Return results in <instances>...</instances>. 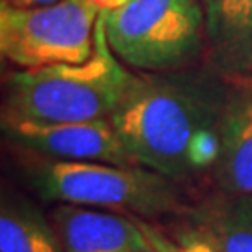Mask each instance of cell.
<instances>
[{"label": "cell", "mask_w": 252, "mask_h": 252, "mask_svg": "<svg viewBox=\"0 0 252 252\" xmlns=\"http://www.w3.org/2000/svg\"><path fill=\"white\" fill-rule=\"evenodd\" d=\"M34 187L45 200L97 206L140 217L174 213L181 206L170 178L146 166L51 161L37 166Z\"/></svg>", "instance_id": "3957f363"}, {"label": "cell", "mask_w": 252, "mask_h": 252, "mask_svg": "<svg viewBox=\"0 0 252 252\" xmlns=\"http://www.w3.org/2000/svg\"><path fill=\"white\" fill-rule=\"evenodd\" d=\"M215 178L228 194L252 196V86L230 94L219 120Z\"/></svg>", "instance_id": "9c48e42d"}, {"label": "cell", "mask_w": 252, "mask_h": 252, "mask_svg": "<svg viewBox=\"0 0 252 252\" xmlns=\"http://www.w3.org/2000/svg\"><path fill=\"white\" fill-rule=\"evenodd\" d=\"M133 73L108 45L105 19L94 32V53L82 63L19 69L6 77L2 120L43 124L105 120L116 110Z\"/></svg>", "instance_id": "7a4b0ae2"}, {"label": "cell", "mask_w": 252, "mask_h": 252, "mask_svg": "<svg viewBox=\"0 0 252 252\" xmlns=\"http://www.w3.org/2000/svg\"><path fill=\"white\" fill-rule=\"evenodd\" d=\"M2 131L9 142L56 161L140 166L127 153L108 118L67 124L2 120Z\"/></svg>", "instance_id": "8992f818"}, {"label": "cell", "mask_w": 252, "mask_h": 252, "mask_svg": "<svg viewBox=\"0 0 252 252\" xmlns=\"http://www.w3.org/2000/svg\"><path fill=\"white\" fill-rule=\"evenodd\" d=\"M0 2L13 6V8H39V6H49L60 0H0Z\"/></svg>", "instance_id": "4fadbf2b"}, {"label": "cell", "mask_w": 252, "mask_h": 252, "mask_svg": "<svg viewBox=\"0 0 252 252\" xmlns=\"http://www.w3.org/2000/svg\"><path fill=\"white\" fill-rule=\"evenodd\" d=\"M194 222L209 234L219 252H252V196L228 194L204 207Z\"/></svg>", "instance_id": "30bf717a"}, {"label": "cell", "mask_w": 252, "mask_h": 252, "mask_svg": "<svg viewBox=\"0 0 252 252\" xmlns=\"http://www.w3.org/2000/svg\"><path fill=\"white\" fill-rule=\"evenodd\" d=\"M53 220L67 252H152L136 219L62 204Z\"/></svg>", "instance_id": "ba28073f"}, {"label": "cell", "mask_w": 252, "mask_h": 252, "mask_svg": "<svg viewBox=\"0 0 252 252\" xmlns=\"http://www.w3.org/2000/svg\"><path fill=\"white\" fill-rule=\"evenodd\" d=\"M101 15L112 53L142 71L181 65L198 53L206 36L200 0H129Z\"/></svg>", "instance_id": "277c9868"}, {"label": "cell", "mask_w": 252, "mask_h": 252, "mask_svg": "<svg viewBox=\"0 0 252 252\" xmlns=\"http://www.w3.org/2000/svg\"><path fill=\"white\" fill-rule=\"evenodd\" d=\"M152 252H219L206 230L194 222L192 228L180 230L174 235L164 234L161 228L136 219Z\"/></svg>", "instance_id": "7c38bea8"}, {"label": "cell", "mask_w": 252, "mask_h": 252, "mask_svg": "<svg viewBox=\"0 0 252 252\" xmlns=\"http://www.w3.org/2000/svg\"><path fill=\"white\" fill-rule=\"evenodd\" d=\"M0 252H58L51 228L28 206L2 204Z\"/></svg>", "instance_id": "8fae6325"}, {"label": "cell", "mask_w": 252, "mask_h": 252, "mask_svg": "<svg viewBox=\"0 0 252 252\" xmlns=\"http://www.w3.org/2000/svg\"><path fill=\"white\" fill-rule=\"evenodd\" d=\"M209 60L228 81H252V0H200Z\"/></svg>", "instance_id": "52a82bcc"}, {"label": "cell", "mask_w": 252, "mask_h": 252, "mask_svg": "<svg viewBox=\"0 0 252 252\" xmlns=\"http://www.w3.org/2000/svg\"><path fill=\"white\" fill-rule=\"evenodd\" d=\"M88 2L94 4L103 13V11H114V9L126 6L129 0H88Z\"/></svg>", "instance_id": "5bb4252c"}, {"label": "cell", "mask_w": 252, "mask_h": 252, "mask_svg": "<svg viewBox=\"0 0 252 252\" xmlns=\"http://www.w3.org/2000/svg\"><path fill=\"white\" fill-rule=\"evenodd\" d=\"M101 11L88 0H60L39 8L0 2V51L23 69L82 63L94 53Z\"/></svg>", "instance_id": "5b68a950"}, {"label": "cell", "mask_w": 252, "mask_h": 252, "mask_svg": "<svg viewBox=\"0 0 252 252\" xmlns=\"http://www.w3.org/2000/svg\"><path fill=\"white\" fill-rule=\"evenodd\" d=\"M224 101L194 82L133 75L108 120L136 164L178 178L194 170L190 144L219 126Z\"/></svg>", "instance_id": "6da1fadb"}]
</instances>
